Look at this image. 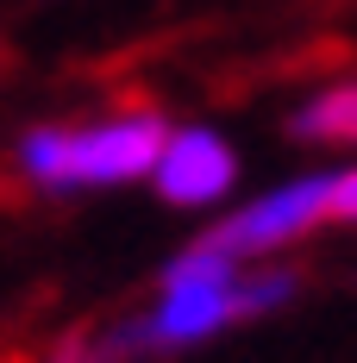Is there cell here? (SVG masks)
<instances>
[{
	"instance_id": "6da1fadb",
	"label": "cell",
	"mask_w": 357,
	"mask_h": 363,
	"mask_svg": "<svg viewBox=\"0 0 357 363\" xmlns=\"http://www.w3.org/2000/svg\"><path fill=\"white\" fill-rule=\"evenodd\" d=\"M301 289L295 269H251L238 257L214 251L207 238H194L188 251H176L163 263L157 301L144 307L138 320H119L107 332L113 357H157V351H188L207 345L226 326H245L257 313L288 307Z\"/></svg>"
},
{
	"instance_id": "7a4b0ae2",
	"label": "cell",
	"mask_w": 357,
	"mask_h": 363,
	"mask_svg": "<svg viewBox=\"0 0 357 363\" xmlns=\"http://www.w3.org/2000/svg\"><path fill=\"white\" fill-rule=\"evenodd\" d=\"M170 119L157 107H126L88 125H63V163H57V194L70 188H126L150 182L157 157L170 145Z\"/></svg>"
},
{
	"instance_id": "3957f363",
	"label": "cell",
	"mask_w": 357,
	"mask_h": 363,
	"mask_svg": "<svg viewBox=\"0 0 357 363\" xmlns=\"http://www.w3.org/2000/svg\"><path fill=\"white\" fill-rule=\"evenodd\" d=\"M326 188H332V169L320 176H288L276 188H263L257 201L232 207L214 232H201L214 251L238 257V263H257V257H276L288 245H301L314 225H326Z\"/></svg>"
},
{
	"instance_id": "277c9868",
	"label": "cell",
	"mask_w": 357,
	"mask_h": 363,
	"mask_svg": "<svg viewBox=\"0 0 357 363\" xmlns=\"http://www.w3.org/2000/svg\"><path fill=\"white\" fill-rule=\"evenodd\" d=\"M150 182H157V194L170 207H214L238 182V157H232V145L214 125H176L163 157H157V169H150Z\"/></svg>"
},
{
	"instance_id": "5b68a950",
	"label": "cell",
	"mask_w": 357,
	"mask_h": 363,
	"mask_svg": "<svg viewBox=\"0 0 357 363\" xmlns=\"http://www.w3.org/2000/svg\"><path fill=\"white\" fill-rule=\"evenodd\" d=\"M288 132L301 145H357V82H332L320 94H307L288 113Z\"/></svg>"
},
{
	"instance_id": "8992f818",
	"label": "cell",
	"mask_w": 357,
	"mask_h": 363,
	"mask_svg": "<svg viewBox=\"0 0 357 363\" xmlns=\"http://www.w3.org/2000/svg\"><path fill=\"white\" fill-rule=\"evenodd\" d=\"M326 219H332V225H357V163L332 169V188H326Z\"/></svg>"
},
{
	"instance_id": "52a82bcc",
	"label": "cell",
	"mask_w": 357,
	"mask_h": 363,
	"mask_svg": "<svg viewBox=\"0 0 357 363\" xmlns=\"http://www.w3.org/2000/svg\"><path fill=\"white\" fill-rule=\"evenodd\" d=\"M44 363H119V357H113L107 332H101V338H70V345H57Z\"/></svg>"
}]
</instances>
